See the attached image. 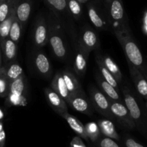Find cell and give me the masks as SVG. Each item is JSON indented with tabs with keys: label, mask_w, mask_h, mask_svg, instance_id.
<instances>
[{
	"label": "cell",
	"mask_w": 147,
	"mask_h": 147,
	"mask_svg": "<svg viewBox=\"0 0 147 147\" xmlns=\"http://www.w3.org/2000/svg\"><path fill=\"white\" fill-rule=\"evenodd\" d=\"M19 0H5L0 4V22H3L10 14L15 9Z\"/></svg>",
	"instance_id": "27"
},
{
	"label": "cell",
	"mask_w": 147,
	"mask_h": 147,
	"mask_svg": "<svg viewBox=\"0 0 147 147\" xmlns=\"http://www.w3.org/2000/svg\"><path fill=\"white\" fill-rule=\"evenodd\" d=\"M119 41L124 53L127 62L138 69L147 80V66L144 61L143 55L133 38L131 32H113Z\"/></svg>",
	"instance_id": "2"
},
{
	"label": "cell",
	"mask_w": 147,
	"mask_h": 147,
	"mask_svg": "<svg viewBox=\"0 0 147 147\" xmlns=\"http://www.w3.org/2000/svg\"><path fill=\"white\" fill-rule=\"evenodd\" d=\"M67 104L77 112L91 116L93 114V107L85 92L79 93L71 96Z\"/></svg>",
	"instance_id": "13"
},
{
	"label": "cell",
	"mask_w": 147,
	"mask_h": 147,
	"mask_svg": "<svg viewBox=\"0 0 147 147\" xmlns=\"http://www.w3.org/2000/svg\"><path fill=\"white\" fill-rule=\"evenodd\" d=\"M15 17V9H14L3 22H0V40L9 38V31Z\"/></svg>",
	"instance_id": "28"
},
{
	"label": "cell",
	"mask_w": 147,
	"mask_h": 147,
	"mask_svg": "<svg viewBox=\"0 0 147 147\" xmlns=\"http://www.w3.org/2000/svg\"><path fill=\"white\" fill-rule=\"evenodd\" d=\"M67 7L74 20L80 21L83 15L82 4L78 0H66Z\"/></svg>",
	"instance_id": "26"
},
{
	"label": "cell",
	"mask_w": 147,
	"mask_h": 147,
	"mask_svg": "<svg viewBox=\"0 0 147 147\" xmlns=\"http://www.w3.org/2000/svg\"><path fill=\"white\" fill-rule=\"evenodd\" d=\"M90 102L93 108L107 119L114 120L110 111V100L102 92L93 85L89 87Z\"/></svg>",
	"instance_id": "6"
},
{
	"label": "cell",
	"mask_w": 147,
	"mask_h": 147,
	"mask_svg": "<svg viewBox=\"0 0 147 147\" xmlns=\"http://www.w3.org/2000/svg\"><path fill=\"white\" fill-rule=\"evenodd\" d=\"M4 1H5V0H0V4L2 3V2H3Z\"/></svg>",
	"instance_id": "41"
},
{
	"label": "cell",
	"mask_w": 147,
	"mask_h": 147,
	"mask_svg": "<svg viewBox=\"0 0 147 147\" xmlns=\"http://www.w3.org/2000/svg\"><path fill=\"white\" fill-rule=\"evenodd\" d=\"M102 59L105 66L108 69L109 71L114 76L118 83H121L123 80L122 72L115 61L108 55H102Z\"/></svg>",
	"instance_id": "24"
},
{
	"label": "cell",
	"mask_w": 147,
	"mask_h": 147,
	"mask_svg": "<svg viewBox=\"0 0 147 147\" xmlns=\"http://www.w3.org/2000/svg\"><path fill=\"white\" fill-rule=\"evenodd\" d=\"M70 147H87L80 136L74 137L71 142Z\"/></svg>",
	"instance_id": "35"
},
{
	"label": "cell",
	"mask_w": 147,
	"mask_h": 147,
	"mask_svg": "<svg viewBox=\"0 0 147 147\" xmlns=\"http://www.w3.org/2000/svg\"><path fill=\"white\" fill-rule=\"evenodd\" d=\"M27 91L28 82L23 74L10 84L7 104L9 106H25L28 104Z\"/></svg>",
	"instance_id": "4"
},
{
	"label": "cell",
	"mask_w": 147,
	"mask_h": 147,
	"mask_svg": "<svg viewBox=\"0 0 147 147\" xmlns=\"http://www.w3.org/2000/svg\"><path fill=\"white\" fill-rule=\"evenodd\" d=\"M107 17L113 32H131L122 0H110L107 3Z\"/></svg>",
	"instance_id": "3"
},
{
	"label": "cell",
	"mask_w": 147,
	"mask_h": 147,
	"mask_svg": "<svg viewBox=\"0 0 147 147\" xmlns=\"http://www.w3.org/2000/svg\"><path fill=\"white\" fill-rule=\"evenodd\" d=\"M49 24V43L53 54L56 58L61 61H66L70 57L68 35L64 27L59 18L52 12L47 16Z\"/></svg>",
	"instance_id": "1"
},
{
	"label": "cell",
	"mask_w": 147,
	"mask_h": 147,
	"mask_svg": "<svg viewBox=\"0 0 147 147\" xmlns=\"http://www.w3.org/2000/svg\"><path fill=\"white\" fill-rule=\"evenodd\" d=\"M96 80H97V84L100 88V90L108 98H110V100L123 102L122 97L119 94V91L117 90L114 87H113L111 84H109L106 80H105L100 74H97L96 76Z\"/></svg>",
	"instance_id": "20"
},
{
	"label": "cell",
	"mask_w": 147,
	"mask_h": 147,
	"mask_svg": "<svg viewBox=\"0 0 147 147\" xmlns=\"http://www.w3.org/2000/svg\"><path fill=\"white\" fill-rule=\"evenodd\" d=\"M61 74L68 90L71 94V96L79 94V93L84 92L82 87L81 84L80 83L78 79L77 78L74 74L71 72L68 69L62 71Z\"/></svg>",
	"instance_id": "19"
},
{
	"label": "cell",
	"mask_w": 147,
	"mask_h": 147,
	"mask_svg": "<svg viewBox=\"0 0 147 147\" xmlns=\"http://www.w3.org/2000/svg\"><path fill=\"white\" fill-rule=\"evenodd\" d=\"M10 82L6 75L5 66L0 68V97H7L9 91Z\"/></svg>",
	"instance_id": "31"
},
{
	"label": "cell",
	"mask_w": 147,
	"mask_h": 147,
	"mask_svg": "<svg viewBox=\"0 0 147 147\" xmlns=\"http://www.w3.org/2000/svg\"><path fill=\"white\" fill-rule=\"evenodd\" d=\"M5 69H6L7 77L10 84L24 74L23 69L20 65L15 61L6 64Z\"/></svg>",
	"instance_id": "25"
},
{
	"label": "cell",
	"mask_w": 147,
	"mask_h": 147,
	"mask_svg": "<svg viewBox=\"0 0 147 147\" xmlns=\"http://www.w3.org/2000/svg\"><path fill=\"white\" fill-rule=\"evenodd\" d=\"M0 68H1V67H0Z\"/></svg>",
	"instance_id": "44"
},
{
	"label": "cell",
	"mask_w": 147,
	"mask_h": 147,
	"mask_svg": "<svg viewBox=\"0 0 147 147\" xmlns=\"http://www.w3.org/2000/svg\"><path fill=\"white\" fill-rule=\"evenodd\" d=\"M130 74L138 94L147 100V80L138 69L128 63Z\"/></svg>",
	"instance_id": "15"
},
{
	"label": "cell",
	"mask_w": 147,
	"mask_h": 147,
	"mask_svg": "<svg viewBox=\"0 0 147 147\" xmlns=\"http://www.w3.org/2000/svg\"><path fill=\"white\" fill-rule=\"evenodd\" d=\"M22 29L23 28H22V25H21L20 21L18 20L16 15H15V17L14 18L13 20V22H12V26H11L10 31H9V38L12 41L16 43L17 44L19 43L20 40L21 33H22Z\"/></svg>",
	"instance_id": "30"
},
{
	"label": "cell",
	"mask_w": 147,
	"mask_h": 147,
	"mask_svg": "<svg viewBox=\"0 0 147 147\" xmlns=\"http://www.w3.org/2000/svg\"><path fill=\"white\" fill-rule=\"evenodd\" d=\"M98 147H121L115 140L102 135L98 141L95 143Z\"/></svg>",
	"instance_id": "32"
},
{
	"label": "cell",
	"mask_w": 147,
	"mask_h": 147,
	"mask_svg": "<svg viewBox=\"0 0 147 147\" xmlns=\"http://www.w3.org/2000/svg\"><path fill=\"white\" fill-rule=\"evenodd\" d=\"M0 47L2 49V59L6 64L15 61L18 54V44L9 38L0 40Z\"/></svg>",
	"instance_id": "16"
},
{
	"label": "cell",
	"mask_w": 147,
	"mask_h": 147,
	"mask_svg": "<svg viewBox=\"0 0 147 147\" xmlns=\"http://www.w3.org/2000/svg\"><path fill=\"white\" fill-rule=\"evenodd\" d=\"M100 131L102 136L109 137L115 141H120L121 136L117 132L116 128L113 121L110 119H100L97 122Z\"/></svg>",
	"instance_id": "22"
},
{
	"label": "cell",
	"mask_w": 147,
	"mask_h": 147,
	"mask_svg": "<svg viewBox=\"0 0 147 147\" xmlns=\"http://www.w3.org/2000/svg\"><path fill=\"white\" fill-rule=\"evenodd\" d=\"M44 94L49 105L56 113L63 118L68 113V106L66 102L51 87L44 89Z\"/></svg>",
	"instance_id": "14"
},
{
	"label": "cell",
	"mask_w": 147,
	"mask_h": 147,
	"mask_svg": "<svg viewBox=\"0 0 147 147\" xmlns=\"http://www.w3.org/2000/svg\"><path fill=\"white\" fill-rule=\"evenodd\" d=\"M122 91L124 104L128 109L131 118L136 123V125H141L142 124V113L136 99L127 87H123Z\"/></svg>",
	"instance_id": "10"
},
{
	"label": "cell",
	"mask_w": 147,
	"mask_h": 147,
	"mask_svg": "<svg viewBox=\"0 0 147 147\" xmlns=\"http://www.w3.org/2000/svg\"><path fill=\"white\" fill-rule=\"evenodd\" d=\"M95 61L97 63V67H98L99 71H100V74L103 77L105 80L109 84H110L113 87H115L117 90L119 91V87H118V82L117 81L116 79L114 77L112 74L109 71L108 69L106 68L103 63L102 59V54L99 53L98 51H95Z\"/></svg>",
	"instance_id": "21"
},
{
	"label": "cell",
	"mask_w": 147,
	"mask_h": 147,
	"mask_svg": "<svg viewBox=\"0 0 147 147\" xmlns=\"http://www.w3.org/2000/svg\"><path fill=\"white\" fill-rule=\"evenodd\" d=\"M51 88L57 92L67 103L71 97V94L66 87L61 71L57 72L52 79V81L51 82Z\"/></svg>",
	"instance_id": "18"
},
{
	"label": "cell",
	"mask_w": 147,
	"mask_h": 147,
	"mask_svg": "<svg viewBox=\"0 0 147 147\" xmlns=\"http://www.w3.org/2000/svg\"><path fill=\"white\" fill-rule=\"evenodd\" d=\"M63 118L66 120L70 128L78 135V136L82 138H84L86 141H89V138L86 134L85 126L78 118L69 114V113H66Z\"/></svg>",
	"instance_id": "23"
},
{
	"label": "cell",
	"mask_w": 147,
	"mask_h": 147,
	"mask_svg": "<svg viewBox=\"0 0 147 147\" xmlns=\"http://www.w3.org/2000/svg\"><path fill=\"white\" fill-rule=\"evenodd\" d=\"M146 108H147V100H146Z\"/></svg>",
	"instance_id": "42"
},
{
	"label": "cell",
	"mask_w": 147,
	"mask_h": 147,
	"mask_svg": "<svg viewBox=\"0 0 147 147\" xmlns=\"http://www.w3.org/2000/svg\"><path fill=\"white\" fill-rule=\"evenodd\" d=\"M6 134L4 129L3 123L0 121V147H5Z\"/></svg>",
	"instance_id": "34"
},
{
	"label": "cell",
	"mask_w": 147,
	"mask_h": 147,
	"mask_svg": "<svg viewBox=\"0 0 147 147\" xmlns=\"http://www.w3.org/2000/svg\"><path fill=\"white\" fill-rule=\"evenodd\" d=\"M110 111L114 119H116L123 126L129 130L136 128V123L123 102L110 100Z\"/></svg>",
	"instance_id": "9"
},
{
	"label": "cell",
	"mask_w": 147,
	"mask_h": 147,
	"mask_svg": "<svg viewBox=\"0 0 147 147\" xmlns=\"http://www.w3.org/2000/svg\"><path fill=\"white\" fill-rule=\"evenodd\" d=\"M4 117V113L2 112V110L0 109V120H2Z\"/></svg>",
	"instance_id": "38"
},
{
	"label": "cell",
	"mask_w": 147,
	"mask_h": 147,
	"mask_svg": "<svg viewBox=\"0 0 147 147\" xmlns=\"http://www.w3.org/2000/svg\"><path fill=\"white\" fill-rule=\"evenodd\" d=\"M79 42L84 49L91 53L92 51H99L100 41L95 30L89 25H84L78 32Z\"/></svg>",
	"instance_id": "8"
},
{
	"label": "cell",
	"mask_w": 147,
	"mask_h": 147,
	"mask_svg": "<svg viewBox=\"0 0 147 147\" xmlns=\"http://www.w3.org/2000/svg\"><path fill=\"white\" fill-rule=\"evenodd\" d=\"M123 142L125 147H145L128 135L124 136L123 138Z\"/></svg>",
	"instance_id": "33"
},
{
	"label": "cell",
	"mask_w": 147,
	"mask_h": 147,
	"mask_svg": "<svg viewBox=\"0 0 147 147\" xmlns=\"http://www.w3.org/2000/svg\"><path fill=\"white\" fill-rule=\"evenodd\" d=\"M78 1L80 2V3L85 4V3H87V2H88L89 0H78Z\"/></svg>",
	"instance_id": "39"
},
{
	"label": "cell",
	"mask_w": 147,
	"mask_h": 147,
	"mask_svg": "<svg viewBox=\"0 0 147 147\" xmlns=\"http://www.w3.org/2000/svg\"><path fill=\"white\" fill-rule=\"evenodd\" d=\"M144 28L147 32V12L145 15V18H144Z\"/></svg>",
	"instance_id": "36"
},
{
	"label": "cell",
	"mask_w": 147,
	"mask_h": 147,
	"mask_svg": "<svg viewBox=\"0 0 147 147\" xmlns=\"http://www.w3.org/2000/svg\"><path fill=\"white\" fill-rule=\"evenodd\" d=\"M70 41L73 48L72 65L74 71L79 77L84 78L87 71V61L90 52L81 46L79 42L78 38Z\"/></svg>",
	"instance_id": "5"
},
{
	"label": "cell",
	"mask_w": 147,
	"mask_h": 147,
	"mask_svg": "<svg viewBox=\"0 0 147 147\" xmlns=\"http://www.w3.org/2000/svg\"><path fill=\"white\" fill-rule=\"evenodd\" d=\"M85 131L89 140L95 144L102 136L98 125L95 122L87 123L85 125Z\"/></svg>",
	"instance_id": "29"
},
{
	"label": "cell",
	"mask_w": 147,
	"mask_h": 147,
	"mask_svg": "<svg viewBox=\"0 0 147 147\" xmlns=\"http://www.w3.org/2000/svg\"><path fill=\"white\" fill-rule=\"evenodd\" d=\"M2 49L0 47V67H2Z\"/></svg>",
	"instance_id": "37"
},
{
	"label": "cell",
	"mask_w": 147,
	"mask_h": 147,
	"mask_svg": "<svg viewBox=\"0 0 147 147\" xmlns=\"http://www.w3.org/2000/svg\"><path fill=\"white\" fill-rule=\"evenodd\" d=\"M32 62L36 71L45 78H49L52 74V66L45 53L36 49L32 53Z\"/></svg>",
	"instance_id": "11"
},
{
	"label": "cell",
	"mask_w": 147,
	"mask_h": 147,
	"mask_svg": "<svg viewBox=\"0 0 147 147\" xmlns=\"http://www.w3.org/2000/svg\"><path fill=\"white\" fill-rule=\"evenodd\" d=\"M32 8V0H19L15 7L17 18L24 28L29 20Z\"/></svg>",
	"instance_id": "17"
},
{
	"label": "cell",
	"mask_w": 147,
	"mask_h": 147,
	"mask_svg": "<svg viewBox=\"0 0 147 147\" xmlns=\"http://www.w3.org/2000/svg\"><path fill=\"white\" fill-rule=\"evenodd\" d=\"M89 19L94 28L99 30H108L110 29L107 15H105L97 5L90 3L87 5Z\"/></svg>",
	"instance_id": "12"
},
{
	"label": "cell",
	"mask_w": 147,
	"mask_h": 147,
	"mask_svg": "<svg viewBox=\"0 0 147 147\" xmlns=\"http://www.w3.org/2000/svg\"><path fill=\"white\" fill-rule=\"evenodd\" d=\"M104 1H105V2H106V3H108V2H110V0H104Z\"/></svg>",
	"instance_id": "40"
},
{
	"label": "cell",
	"mask_w": 147,
	"mask_h": 147,
	"mask_svg": "<svg viewBox=\"0 0 147 147\" xmlns=\"http://www.w3.org/2000/svg\"><path fill=\"white\" fill-rule=\"evenodd\" d=\"M49 29L47 17L39 15L36 18L32 31V43L36 49L44 47L49 43Z\"/></svg>",
	"instance_id": "7"
},
{
	"label": "cell",
	"mask_w": 147,
	"mask_h": 147,
	"mask_svg": "<svg viewBox=\"0 0 147 147\" xmlns=\"http://www.w3.org/2000/svg\"><path fill=\"white\" fill-rule=\"evenodd\" d=\"M146 66H147V63H146Z\"/></svg>",
	"instance_id": "43"
}]
</instances>
